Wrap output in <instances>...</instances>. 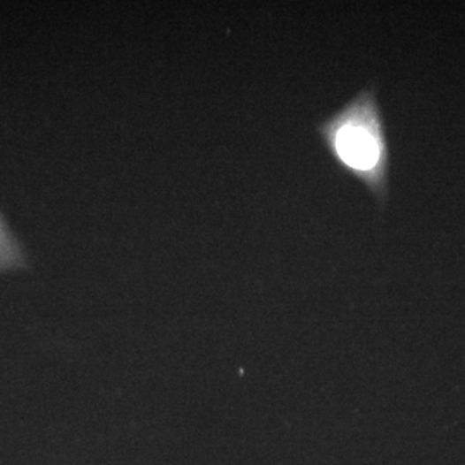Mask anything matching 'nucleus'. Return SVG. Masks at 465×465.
<instances>
[{"label":"nucleus","instance_id":"nucleus-1","mask_svg":"<svg viewBox=\"0 0 465 465\" xmlns=\"http://www.w3.org/2000/svg\"><path fill=\"white\" fill-rule=\"evenodd\" d=\"M316 133L339 170L365 185L377 203H385L391 148L375 89H361L319 122Z\"/></svg>","mask_w":465,"mask_h":465}]
</instances>
